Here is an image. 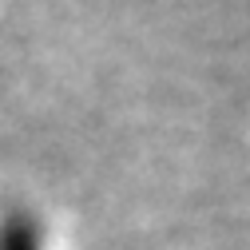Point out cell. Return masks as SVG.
<instances>
[{
  "label": "cell",
  "mask_w": 250,
  "mask_h": 250,
  "mask_svg": "<svg viewBox=\"0 0 250 250\" xmlns=\"http://www.w3.org/2000/svg\"><path fill=\"white\" fill-rule=\"evenodd\" d=\"M40 223L28 210H8L0 218V250H40Z\"/></svg>",
  "instance_id": "cell-1"
}]
</instances>
